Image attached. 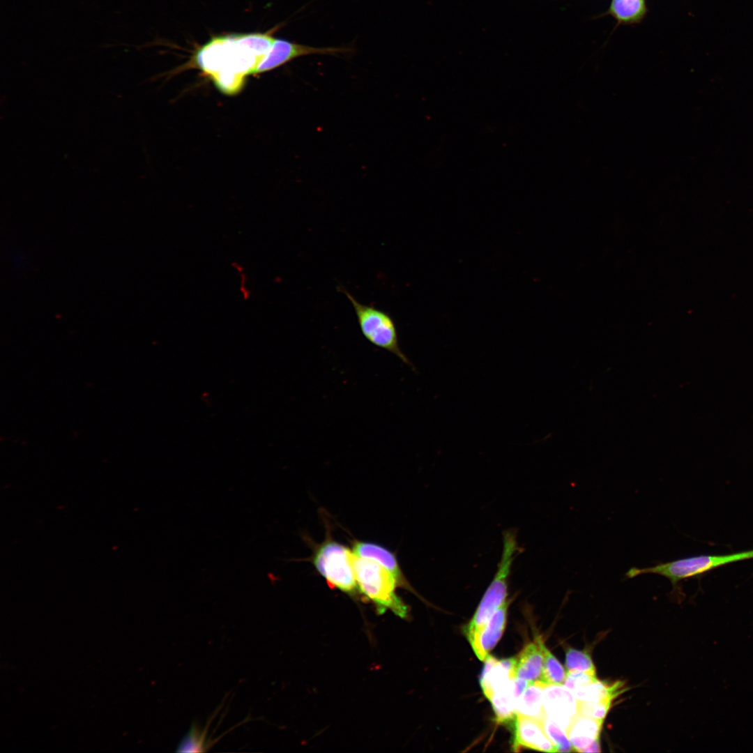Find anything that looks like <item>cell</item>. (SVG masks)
I'll return each instance as SVG.
<instances>
[{"label": "cell", "instance_id": "obj_10", "mask_svg": "<svg viewBox=\"0 0 753 753\" xmlns=\"http://www.w3.org/2000/svg\"><path fill=\"white\" fill-rule=\"evenodd\" d=\"M509 603L506 600L483 628L467 638L475 654L481 661L485 660L502 637L506 626Z\"/></svg>", "mask_w": 753, "mask_h": 753}, {"label": "cell", "instance_id": "obj_11", "mask_svg": "<svg viewBox=\"0 0 753 753\" xmlns=\"http://www.w3.org/2000/svg\"><path fill=\"white\" fill-rule=\"evenodd\" d=\"M480 677V684L489 699L495 692L506 686L516 676V657L499 660L489 655Z\"/></svg>", "mask_w": 753, "mask_h": 753}, {"label": "cell", "instance_id": "obj_1", "mask_svg": "<svg viewBox=\"0 0 753 753\" xmlns=\"http://www.w3.org/2000/svg\"><path fill=\"white\" fill-rule=\"evenodd\" d=\"M274 40L272 33L216 36L195 52L194 62L211 78L222 73L245 78L253 74Z\"/></svg>", "mask_w": 753, "mask_h": 753}, {"label": "cell", "instance_id": "obj_12", "mask_svg": "<svg viewBox=\"0 0 753 753\" xmlns=\"http://www.w3.org/2000/svg\"><path fill=\"white\" fill-rule=\"evenodd\" d=\"M547 650L541 637L525 646L516 657V676L530 683L539 680Z\"/></svg>", "mask_w": 753, "mask_h": 753}, {"label": "cell", "instance_id": "obj_8", "mask_svg": "<svg viewBox=\"0 0 753 753\" xmlns=\"http://www.w3.org/2000/svg\"><path fill=\"white\" fill-rule=\"evenodd\" d=\"M543 705L547 717L565 731L579 714V701L563 685H546Z\"/></svg>", "mask_w": 753, "mask_h": 753}, {"label": "cell", "instance_id": "obj_18", "mask_svg": "<svg viewBox=\"0 0 753 753\" xmlns=\"http://www.w3.org/2000/svg\"><path fill=\"white\" fill-rule=\"evenodd\" d=\"M609 12L619 22H637L646 13V2L645 0H612Z\"/></svg>", "mask_w": 753, "mask_h": 753}, {"label": "cell", "instance_id": "obj_14", "mask_svg": "<svg viewBox=\"0 0 753 753\" xmlns=\"http://www.w3.org/2000/svg\"><path fill=\"white\" fill-rule=\"evenodd\" d=\"M604 720L578 714L566 730L574 752L582 751L600 738Z\"/></svg>", "mask_w": 753, "mask_h": 753}, {"label": "cell", "instance_id": "obj_19", "mask_svg": "<svg viewBox=\"0 0 753 753\" xmlns=\"http://www.w3.org/2000/svg\"><path fill=\"white\" fill-rule=\"evenodd\" d=\"M567 671L556 659V657L547 649L542 672L539 681L547 685H563Z\"/></svg>", "mask_w": 753, "mask_h": 753}, {"label": "cell", "instance_id": "obj_2", "mask_svg": "<svg viewBox=\"0 0 753 753\" xmlns=\"http://www.w3.org/2000/svg\"><path fill=\"white\" fill-rule=\"evenodd\" d=\"M350 558L358 589L375 604L378 613L390 610L401 618H407L409 609L396 593L399 584L393 574L378 563L353 552Z\"/></svg>", "mask_w": 753, "mask_h": 753}, {"label": "cell", "instance_id": "obj_3", "mask_svg": "<svg viewBox=\"0 0 753 753\" xmlns=\"http://www.w3.org/2000/svg\"><path fill=\"white\" fill-rule=\"evenodd\" d=\"M519 549L515 532L506 531L503 533V550L497 571L473 617L463 628L466 638L483 628L497 609L508 600V579Z\"/></svg>", "mask_w": 753, "mask_h": 753}, {"label": "cell", "instance_id": "obj_21", "mask_svg": "<svg viewBox=\"0 0 753 753\" xmlns=\"http://www.w3.org/2000/svg\"><path fill=\"white\" fill-rule=\"evenodd\" d=\"M545 732L554 745L556 752H574L566 731L547 717L543 722Z\"/></svg>", "mask_w": 753, "mask_h": 753}, {"label": "cell", "instance_id": "obj_24", "mask_svg": "<svg viewBox=\"0 0 753 753\" xmlns=\"http://www.w3.org/2000/svg\"><path fill=\"white\" fill-rule=\"evenodd\" d=\"M600 738L593 742L591 745L585 748L582 752H600Z\"/></svg>", "mask_w": 753, "mask_h": 753}, {"label": "cell", "instance_id": "obj_5", "mask_svg": "<svg viewBox=\"0 0 753 753\" xmlns=\"http://www.w3.org/2000/svg\"><path fill=\"white\" fill-rule=\"evenodd\" d=\"M750 558H753V549L723 555H699L660 563L650 567H632L625 575L631 579L645 574L657 575L668 579L675 590L681 581L697 577L719 567Z\"/></svg>", "mask_w": 753, "mask_h": 753}, {"label": "cell", "instance_id": "obj_7", "mask_svg": "<svg viewBox=\"0 0 753 753\" xmlns=\"http://www.w3.org/2000/svg\"><path fill=\"white\" fill-rule=\"evenodd\" d=\"M351 49L345 47H317L286 40L275 38L271 48L258 64L253 74L265 73L280 67L298 57L311 55L346 54Z\"/></svg>", "mask_w": 753, "mask_h": 753}, {"label": "cell", "instance_id": "obj_17", "mask_svg": "<svg viewBox=\"0 0 753 753\" xmlns=\"http://www.w3.org/2000/svg\"><path fill=\"white\" fill-rule=\"evenodd\" d=\"M623 685L620 681L609 684L598 679L572 693L578 701H613L623 691Z\"/></svg>", "mask_w": 753, "mask_h": 753}, {"label": "cell", "instance_id": "obj_6", "mask_svg": "<svg viewBox=\"0 0 753 753\" xmlns=\"http://www.w3.org/2000/svg\"><path fill=\"white\" fill-rule=\"evenodd\" d=\"M351 552L340 543L328 539L319 545L312 557L314 566L328 585L349 594L358 589Z\"/></svg>", "mask_w": 753, "mask_h": 753}, {"label": "cell", "instance_id": "obj_15", "mask_svg": "<svg viewBox=\"0 0 753 753\" xmlns=\"http://www.w3.org/2000/svg\"><path fill=\"white\" fill-rule=\"evenodd\" d=\"M546 685L539 680L530 683L517 700V715L544 722L547 718L543 705V690Z\"/></svg>", "mask_w": 753, "mask_h": 753}, {"label": "cell", "instance_id": "obj_13", "mask_svg": "<svg viewBox=\"0 0 753 753\" xmlns=\"http://www.w3.org/2000/svg\"><path fill=\"white\" fill-rule=\"evenodd\" d=\"M353 552L361 558L378 563L393 574L400 586L411 588L404 578L395 554L386 547L376 543L356 541L353 545Z\"/></svg>", "mask_w": 753, "mask_h": 753}, {"label": "cell", "instance_id": "obj_9", "mask_svg": "<svg viewBox=\"0 0 753 753\" xmlns=\"http://www.w3.org/2000/svg\"><path fill=\"white\" fill-rule=\"evenodd\" d=\"M511 729L513 731V751L518 752L521 747H525L545 752H557L545 732L543 722L517 715Z\"/></svg>", "mask_w": 753, "mask_h": 753}, {"label": "cell", "instance_id": "obj_16", "mask_svg": "<svg viewBox=\"0 0 753 753\" xmlns=\"http://www.w3.org/2000/svg\"><path fill=\"white\" fill-rule=\"evenodd\" d=\"M512 680L513 678L506 686L495 692L488 699L495 713L496 722L510 727L517 718L516 706L518 700L514 692Z\"/></svg>", "mask_w": 753, "mask_h": 753}, {"label": "cell", "instance_id": "obj_20", "mask_svg": "<svg viewBox=\"0 0 753 753\" xmlns=\"http://www.w3.org/2000/svg\"><path fill=\"white\" fill-rule=\"evenodd\" d=\"M566 671H596L591 655L586 651L568 647L565 651Z\"/></svg>", "mask_w": 753, "mask_h": 753}, {"label": "cell", "instance_id": "obj_23", "mask_svg": "<svg viewBox=\"0 0 753 753\" xmlns=\"http://www.w3.org/2000/svg\"><path fill=\"white\" fill-rule=\"evenodd\" d=\"M611 702L612 701L609 700L598 702L579 701V713L595 720H604Z\"/></svg>", "mask_w": 753, "mask_h": 753}, {"label": "cell", "instance_id": "obj_22", "mask_svg": "<svg viewBox=\"0 0 753 753\" xmlns=\"http://www.w3.org/2000/svg\"><path fill=\"white\" fill-rule=\"evenodd\" d=\"M598 680L596 671H567L563 685L574 692Z\"/></svg>", "mask_w": 753, "mask_h": 753}, {"label": "cell", "instance_id": "obj_4", "mask_svg": "<svg viewBox=\"0 0 753 753\" xmlns=\"http://www.w3.org/2000/svg\"><path fill=\"white\" fill-rule=\"evenodd\" d=\"M338 289L351 303L363 337L372 345L393 354L404 363L415 370L413 364L400 348L396 324L391 315L373 305L360 303L341 285L339 286Z\"/></svg>", "mask_w": 753, "mask_h": 753}]
</instances>
